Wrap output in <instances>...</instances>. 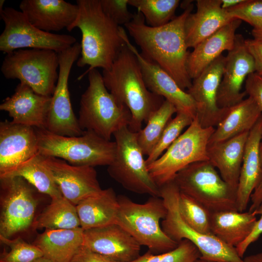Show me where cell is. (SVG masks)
I'll use <instances>...</instances> for the list:
<instances>
[{
	"instance_id": "cell-49",
	"label": "cell",
	"mask_w": 262,
	"mask_h": 262,
	"mask_svg": "<svg viewBox=\"0 0 262 262\" xmlns=\"http://www.w3.org/2000/svg\"><path fill=\"white\" fill-rule=\"evenodd\" d=\"M32 262H52L49 259L45 257V256H42L40 258H38L35 260L33 261Z\"/></svg>"
},
{
	"instance_id": "cell-13",
	"label": "cell",
	"mask_w": 262,
	"mask_h": 262,
	"mask_svg": "<svg viewBox=\"0 0 262 262\" xmlns=\"http://www.w3.org/2000/svg\"><path fill=\"white\" fill-rule=\"evenodd\" d=\"M0 236L11 239L32 228L36 189L20 177L0 178Z\"/></svg>"
},
{
	"instance_id": "cell-16",
	"label": "cell",
	"mask_w": 262,
	"mask_h": 262,
	"mask_svg": "<svg viewBox=\"0 0 262 262\" xmlns=\"http://www.w3.org/2000/svg\"><path fill=\"white\" fill-rule=\"evenodd\" d=\"M245 39L236 34L233 48L225 56L222 78L217 95L220 108L231 107L244 99L247 95L242 91L247 77L255 72L254 59L245 43Z\"/></svg>"
},
{
	"instance_id": "cell-51",
	"label": "cell",
	"mask_w": 262,
	"mask_h": 262,
	"mask_svg": "<svg viewBox=\"0 0 262 262\" xmlns=\"http://www.w3.org/2000/svg\"><path fill=\"white\" fill-rule=\"evenodd\" d=\"M195 262H208V261L203 260L199 258L197 259V260H196Z\"/></svg>"
},
{
	"instance_id": "cell-36",
	"label": "cell",
	"mask_w": 262,
	"mask_h": 262,
	"mask_svg": "<svg viewBox=\"0 0 262 262\" xmlns=\"http://www.w3.org/2000/svg\"><path fill=\"white\" fill-rule=\"evenodd\" d=\"M194 119L189 115L177 112L166 125L156 145L146 160L147 166L158 159L180 135L183 129L189 127Z\"/></svg>"
},
{
	"instance_id": "cell-5",
	"label": "cell",
	"mask_w": 262,
	"mask_h": 262,
	"mask_svg": "<svg viewBox=\"0 0 262 262\" xmlns=\"http://www.w3.org/2000/svg\"><path fill=\"white\" fill-rule=\"evenodd\" d=\"M119 210L116 223L129 232L141 245L154 254L171 251L179 243L163 231L160 221L167 210L162 198L152 196L144 203L133 202L124 195L118 196Z\"/></svg>"
},
{
	"instance_id": "cell-45",
	"label": "cell",
	"mask_w": 262,
	"mask_h": 262,
	"mask_svg": "<svg viewBox=\"0 0 262 262\" xmlns=\"http://www.w3.org/2000/svg\"><path fill=\"white\" fill-rule=\"evenodd\" d=\"M259 158L261 165V176L258 185L251 196V204L248 211L250 212L256 211L262 201V135L259 145Z\"/></svg>"
},
{
	"instance_id": "cell-50",
	"label": "cell",
	"mask_w": 262,
	"mask_h": 262,
	"mask_svg": "<svg viewBox=\"0 0 262 262\" xmlns=\"http://www.w3.org/2000/svg\"><path fill=\"white\" fill-rule=\"evenodd\" d=\"M4 2H5V0H0V13L2 12V11H3L4 9L3 8V5Z\"/></svg>"
},
{
	"instance_id": "cell-1",
	"label": "cell",
	"mask_w": 262,
	"mask_h": 262,
	"mask_svg": "<svg viewBox=\"0 0 262 262\" xmlns=\"http://www.w3.org/2000/svg\"><path fill=\"white\" fill-rule=\"evenodd\" d=\"M182 6L183 12L164 26L147 25L143 16L137 12L125 27L140 47L141 54L159 65L185 91L191 87L192 81L186 68L189 52L185 41L184 24L192 13L193 5L190 1H186Z\"/></svg>"
},
{
	"instance_id": "cell-31",
	"label": "cell",
	"mask_w": 262,
	"mask_h": 262,
	"mask_svg": "<svg viewBox=\"0 0 262 262\" xmlns=\"http://www.w3.org/2000/svg\"><path fill=\"white\" fill-rule=\"evenodd\" d=\"M20 177L39 193L51 199L62 196L49 171L43 163V157L38 153L11 170L0 174V178Z\"/></svg>"
},
{
	"instance_id": "cell-29",
	"label": "cell",
	"mask_w": 262,
	"mask_h": 262,
	"mask_svg": "<svg viewBox=\"0 0 262 262\" xmlns=\"http://www.w3.org/2000/svg\"><path fill=\"white\" fill-rule=\"evenodd\" d=\"M83 229H45L38 234L33 244L52 262H70L82 246Z\"/></svg>"
},
{
	"instance_id": "cell-43",
	"label": "cell",
	"mask_w": 262,
	"mask_h": 262,
	"mask_svg": "<svg viewBox=\"0 0 262 262\" xmlns=\"http://www.w3.org/2000/svg\"><path fill=\"white\" fill-rule=\"evenodd\" d=\"M70 262H116L82 246Z\"/></svg>"
},
{
	"instance_id": "cell-21",
	"label": "cell",
	"mask_w": 262,
	"mask_h": 262,
	"mask_svg": "<svg viewBox=\"0 0 262 262\" xmlns=\"http://www.w3.org/2000/svg\"><path fill=\"white\" fill-rule=\"evenodd\" d=\"M51 96L40 95L27 84L19 82L14 93L0 105L12 122L35 128L45 129Z\"/></svg>"
},
{
	"instance_id": "cell-8",
	"label": "cell",
	"mask_w": 262,
	"mask_h": 262,
	"mask_svg": "<svg viewBox=\"0 0 262 262\" xmlns=\"http://www.w3.org/2000/svg\"><path fill=\"white\" fill-rule=\"evenodd\" d=\"M173 181L180 193L193 198L211 213L237 211L236 193L209 160L188 165L176 174Z\"/></svg>"
},
{
	"instance_id": "cell-33",
	"label": "cell",
	"mask_w": 262,
	"mask_h": 262,
	"mask_svg": "<svg viewBox=\"0 0 262 262\" xmlns=\"http://www.w3.org/2000/svg\"><path fill=\"white\" fill-rule=\"evenodd\" d=\"M176 113L175 107L165 99L149 118L145 127L137 132V142L144 155L148 156L150 154L173 115Z\"/></svg>"
},
{
	"instance_id": "cell-39",
	"label": "cell",
	"mask_w": 262,
	"mask_h": 262,
	"mask_svg": "<svg viewBox=\"0 0 262 262\" xmlns=\"http://www.w3.org/2000/svg\"><path fill=\"white\" fill-rule=\"evenodd\" d=\"M227 10L233 18L246 22L253 28L262 27V0H245Z\"/></svg>"
},
{
	"instance_id": "cell-10",
	"label": "cell",
	"mask_w": 262,
	"mask_h": 262,
	"mask_svg": "<svg viewBox=\"0 0 262 262\" xmlns=\"http://www.w3.org/2000/svg\"><path fill=\"white\" fill-rule=\"evenodd\" d=\"M116 153L108 166L111 178L126 189L139 194L161 197L160 187L148 170L144 154L137 140V132L125 126L113 134Z\"/></svg>"
},
{
	"instance_id": "cell-25",
	"label": "cell",
	"mask_w": 262,
	"mask_h": 262,
	"mask_svg": "<svg viewBox=\"0 0 262 262\" xmlns=\"http://www.w3.org/2000/svg\"><path fill=\"white\" fill-rule=\"evenodd\" d=\"M248 134L245 132L225 141L208 144L207 148L209 161L236 193Z\"/></svg>"
},
{
	"instance_id": "cell-28",
	"label": "cell",
	"mask_w": 262,
	"mask_h": 262,
	"mask_svg": "<svg viewBox=\"0 0 262 262\" xmlns=\"http://www.w3.org/2000/svg\"><path fill=\"white\" fill-rule=\"evenodd\" d=\"M76 208L83 230L116 223L119 210L118 196L112 187L80 202Z\"/></svg>"
},
{
	"instance_id": "cell-24",
	"label": "cell",
	"mask_w": 262,
	"mask_h": 262,
	"mask_svg": "<svg viewBox=\"0 0 262 262\" xmlns=\"http://www.w3.org/2000/svg\"><path fill=\"white\" fill-rule=\"evenodd\" d=\"M242 21L234 19L217 32L202 40L189 52L186 62L188 74L191 79L197 77L207 67L234 46L236 32Z\"/></svg>"
},
{
	"instance_id": "cell-44",
	"label": "cell",
	"mask_w": 262,
	"mask_h": 262,
	"mask_svg": "<svg viewBox=\"0 0 262 262\" xmlns=\"http://www.w3.org/2000/svg\"><path fill=\"white\" fill-rule=\"evenodd\" d=\"M245 43L254 59L255 72L262 76V40L248 39Z\"/></svg>"
},
{
	"instance_id": "cell-23",
	"label": "cell",
	"mask_w": 262,
	"mask_h": 262,
	"mask_svg": "<svg viewBox=\"0 0 262 262\" xmlns=\"http://www.w3.org/2000/svg\"><path fill=\"white\" fill-rule=\"evenodd\" d=\"M196 10L190 13L184 24L188 48H194L234 19L221 7V0H197Z\"/></svg>"
},
{
	"instance_id": "cell-12",
	"label": "cell",
	"mask_w": 262,
	"mask_h": 262,
	"mask_svg": "<svg viewBox=\"0 0 262 262\" xmlns=\"http://www.w3.org/2000/svg\"><path fill=\"white\" fill-rule=\"evenodd\" d=\"M0 14L4 23L0 35V50L6 54L25 49H50L58 53L77 42L73 36L38 29L21 11L12 7H5Z\"/></svg>"
},
{
	"instance_id": "cell-20",
	"label": "cell",
	"mask_w": 262,
	"mask_h": 262,
	"mask_svg": "<svg viewBox=\"0 0 262 262\" xmlns=\"http://www.w3.org/2000/svg\"><path fill=\"white\" fill-rule=\"evenodd\" d=\"M39 153L35 128L5 120L0 123V174Z\"/></svg>"
},
{
	"instance_id": "cell-9",
	"label": "cell",
	"mask_w": 262,
	"mask_h": 262,
	"mask_svg": "<svg viewBox=\"0 0 262 262\" xmlns=\"http://www.w3.org/2000/svg\"><path fill=\"white\" fill-rule=\"evenodd\" d=\"M58 53L52 50L25 49L6 54L0 70L7 79H17L35 92L52 96L59 76Z\"/></svg>"
},
{
	"instance_id": "cell-38",
	"label": "cell",
	"mask_w": 262,
	"mask_h": 262,
	"mask_svg": "<svg viewBox=\"0 0 262 262\" xmlns=\"http://www.w3.org/2000/svg\"><path fill=\"white\" fill-rule=\"evenodd\" d=\"M1 243L8 246L0 255V262H32L43 256L42 251L33 244L25 242L20 237L8 239L0 236Z\"/></svg>"
},
{
	"instance_id": "cell-2",
	"label": "cell",
	"mask_w": 262,
	"mask_h": 262,
	"mask_svg": "<svg viewBox=\"0 0 262 262\" xmlns=\"http://www.w3.org/2000/svg\"><path fill=\"white\" fill-rule=\"evenodd\" d=\"M76 4L78 14L68 31L80 30L81 53L76 64L80 67L89 66L79 80L93 69H110L126 43L124 29L105 13L100 0H77Z\"/></svg>"
},
{
	"instance_id": "cell-37",
	"label": "cell",
	"mask_w": 262,
	"mask_h": 262,
	"mask_svg": "<svg viewBox=\"0 0 262 262\" xmlns=\"http://www.w3.org/2000/svg\"><path fill=\"white\" fill-rule=\"evenodd\" d=\"M200 257L197 247L190 241L184 239L171 251L158 254L148 251L131 262H195Z\"/></svg>"
},
{
	"instance_id": "cell-3",
	"label": "cell",
	"mask_w": 262,
	"mask_h": 262,
	"mask_svg": "<svg viewBox=\"0 0 262 262\" xmlns=\"http://www.w3.org/2000/svg\"><path fill=\"white\" fill-rule=\"evenodd\" d=\"M102 76L107 90L130 111L131 119L128 127L133 132H139L143 123L164 101L147 88L139 61L126 44L111 68L103 70Z\"/></svg>"
},
{
	"instance_id": "cell-34",
	"label": "cell",
	"mask_w": 262,
	"mask_h": 262,
	"mask_svg": "<svg viewBox=\"0 0 262 262\" xmlns=\"http://www.w3.org/2000/svg\"><path fill=\"white\" fill-rule=\"evenodd\" d=\"M144 16L147 25L152 27L164 26L175 16L179 0H129Z\"/></svg>"
},
{
	"instance_id": "cell-32",
	"label": "cell",
	"mask_w": 262,
	"mask_h": 262,
	"mask_svg": "<svg viewBox=\"0 0 262 262\" xmlns=\"http://www.w3.org/2000/svg\"><path fill=\"white\" fill-rule=\"evenodd\" d=\"M80 227L76 206L62 196L51 199L50 203L35 218L32 228L68 229Z\"/></svg>"
},
{
	"instance_id": "cell-26",
	"label": "cell",
	"mask_w": 262,
	"mask_h": 262,
	"mask_svg": "<svg viewBox=\"0 0 262 262\" xmlns=\"http://www.w3.org/2000/svg\"><path fill=\"white\" fill-rule=\"evenodd\" d=\"M262 135V115L249 131L246 142L236 192L237 211L244 212L261 176L259 145Z\"/></svg>"
},
{
	"instance_id": "cell-6",
	"label": "cell",
	"mask_w": 262,
	"mask_h": 262,
	"mask_svg": "<svg viewBox=\"0 0 262 262\" xmlns=\"http://www.w3.org/2000/svg\"><path fill=\"white\" fill-rule=\"evenodd\" d=\"M39 153L78 166L110 165L116 153L115 141L106 140L92 131L78 136L59 135L45 129L35 128Z\"/></svg>"
},
{
	"instance_id": "cell-30",
	"label": "cell",
	"mask_w": 262,
	"mask_h": 262,
	"mask_svg": "<svg viewBox=\"0 0 262 262\" xmlns=\"http://www.w3.org/2000/svg\"><path fill=\"white\" fill-rule=\"evenodd\" d=\"M262 115L251 98L244 99L229 108L224 119L217 125L208 144L225 141L245 132H249Z\"/></svg>"
},
{
	"instance_id": "cell-22",
	"label": "cell",
	"mask_w": 262,
	"mask_h": 262,
	"mask_svg": "<svg viewBox=\"0 0 262 262\" xmlns=\"http://www.w3.org/2000/svg\"><path fill=\"white\" fill-rule=\"evenodd\" d=\"M19 8L33 25L48 33L68 31L79 12L77 4L64 0H23Z\"/></svg>"
},
{
	"instance_id": "cell-11",
	"label": "cell",
	"mask_w": 262,
	"mask_h": 262,
	"mask_svg": "<svg viewBox=\"0 0 262 262\" xmlns=\"http://www.w3.org/2000/svg\"><path fill=\"white\" fill-rule=\"evenodd\" d=\"M214 130V127H202L195 118L165 152L147 166L156 184L161 187L173 180L176 174L188 165L208 161L207 148Z\"/></svg>"
},
{
	"instance_id": "cell-15",
	"label": "cell",
	"mask_w": 262,
	"mask_h": 262,
	"mask_svg": "<svg viewBox=\"0 0 262 262\" xmlns=\"http://www.w3.org/2000/svg\"><path fill=\"white\" fill-rule=\"evenodd\" d=\"M225 60V56L222 54L193 79L191 87L186 91L196 103L195 118L203 128L217 126L228 112L229 108H220L217 104Z\"/></svg>"
},
{
	"instance_id": "cell-4",
	"label": "cell",
	"mask_w": 262,
	"mask_h": 262,
	"mask_svg": "<svg viewBox=\"0 0 262 262\" xmlns=\"http://www.w3.org/2000/svg\"><path fill=\"white\" fill-rule=\"evenodd\" d=\"M87 74L89 84L80 101L79 125L83 131H92L111 140L115 132L129 126L131 113L107 90L102 74L97 69Z\"/></svg>"
},
{
	"instance_id": "cell-19",
	"label": "cell",
	"mask_w": 262,
	"mask_h": 262,
	"mask_svg": "<svg viewBox=\"0 0 262 262\" xmlns=\"http://www.w3.org/2000/svg\"><path fill=\"white\" fill-rule=\"evenodd\" d=\"M82 245L116 262H131L140 256L141 246L116 223L83 230Z\"/></svg>"
},
{
	"instance_id": "cell-35",
	"label": "cell",
	"mask_w": 262,
	"mask_h": 262,
	"mask_svg": "<svg viewBox=\"0 0 262 262\" xmlns=\"http://www.w3.org/2000/svg\"><path fill=\"white\" fill-rule=\"evenodd\" d=\"M179 207L182 218L190 227L198 232L212 234V213L207 209L193 198L180 192Z\"/></svg>"
},
{
	"instance_id": "cell-41",
	"label": "cell",
	"mask_w": 262,
	"mask_h": 262,
	"mask_svg": "<svg viewBox=\"0 0 262 262\" xmlns=\"http://www.w3.org/2000/svg\"><path fill=\"white\" fill-rule=\"evenodd\" d=\"M245 91L262 112V76L256 72L249 74L245 81Z\"/></svg>"
},
{
	"instance_id": "cell-14",
	"label": "cell",
	"mask_w": 262,
	"mask_h": 262,
	"mask_svg": "<svg viewBox=\"0 0 262 262\" xmlns=\"http://www.w3.org/2000/svg\"><path fill=\"white\" fill-rule=\"evenodd\" d=\"M81 53V44L76 42L58 53L59 76L46 120L45 129L55 134L78 136L84 131L80 127L71 105L68 90V78L74 63Z\"/></svg>"
},
{
	"instance_id": "cell-48",
	"label": "cell",
	"mask_w": 262,
	"mask_h": 262,
	"mask_svg": "<svg viewBox=\"0 0 262 262\" xmlns=\"http://www.w3.org/2000/svg\"><path fill=\"white\" fill-rule=\"evenodd\" d=\"M253 39L262 40V27L258 28H253L251 31Z\"/></svg>"
},
{
	"instance_id": "cell-18",
	"label": "cell",
	"mask_w": 262,
	"mask_h": 262,
	"mask_svg": "<svg viewBox=\"0 0 262 262\" xmlns=\"http://www.w3.org/2000/svg\"><path fill=\"white\" fill-rule=\"evenodd\" d=\"M122 36L126 45L139 61L147 88L171 103L177 109V112L186 113L194 119L196 116V104L191 96L181 89L159 65L144 57L130 42L125 30Z\"/></svg>"
},
{
	"instance_id": "cell-47",
	"label": "cell",
	"mask_w": 262,
	"mask_h": 262,
	"mask_svg": "<svg viewBox=\"0 0 262 262\" xmlns=\"http://www.w3.org/2000/svg\"><path fill=\"white\" fill-rule=\"evenodd\" d=\"M244 262H262V252L246 256Z\"/></svg>"
},
{
	"instance_id": "cell-7",
	"label": "cell",
	"mask_w": 262,
	"mask_h": 262,
	"mask_svg": "<svg viewBox=\"0 0 262 262\" xmlns=\"http://www.w3.org/2000/svg\"><path fill=\"white\" fill-rule=\"evenodd\" d=\"M160 189V196L167 210L161 225L168 237L178 243L184 239L190 241L198 249L200 259L208 262H244L235 247L227 245L212 234L198 232L184 221L179 211L180 191L173 180Z\"/></svg>"
},
{
	"instance_id": "cell-17",
	"label": "cell",
	"mask_w": 262,
	"mask_h": 262,
	"mask_svg": "<svg viewBox=\"0 0 262 262\" xmlns=\"http://www.w3.org/2000/svg\"><path fill=\"white\" fill-rule=\"evenodd\" d=\"M43 157L62 195L75 206L102 191L94 167L74 165L58 158Z\"/></svg>"
},
{
	"instance_id": "cell-27",
	"label": "cell",
	"mask_w": 262,
	"mask_h": 262,
	"mask_svg": "<svg viewBox=\"0 0 262 262\" xmlns=\"http://www.w3.org/2000/svg\"><path fill=\"white\" fill-rule=\"evenodd\" d=\"M255 212L224 211L211 215V234L236 248L250 235L258 220Z\"/></svg>"
},
{
	"instance_id": "cell-46",
	"label": "cell",
	"mask_w": 262,
	"mask_h": 262,
	"mask_svg": "<svg viewBox=\"0 0 262 262\" xmlns=\"http://www.w3.org/2000/svg\"><path fill=\"white\" fill-rule=\"evenodd\" d=\"M245 0H221V7L228 10L242 3Z\"/></svg>"
},
{
	"instance_id": "cell-42",
	"label": "cell",
	"mask_w": 262,
	"mask_h": 262,
	"mask_svg": "<svg viewBox=\"0 0 262 262\" xmlns=\"http://www.w3.org/2000/svg\"><path fill=\"white\" fill-rule=\"evenodd\" d=\"M254 212L257 215H260V218L257 220L255 227L250 235L235 248L238 255L241 258H243L249 246L256 242L262 234V201Z\"/></svg>"
},
{
	"instance_id": "cell-40",
	"label": "cell",
	"mask_w": 262,
	"mask_h": 262,
	"mask_svg": "<svg viewBox=\"0 0 262 262\" xmlns=\"http://www.w3.org/2000/svg\"><path fill=\"white\" fill-rule=\"evenodd\" d=\"M105 13L119 26H124L133 18L128 10L129 0H100Z\"/></svg>"
}]
</instances>
